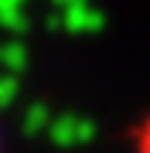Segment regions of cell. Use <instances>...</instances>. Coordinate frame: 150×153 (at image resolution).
Returning <instances> with one entry per match:
<instances>
[{"mask_svg": "<svg viewBox=\"0 0 150 153\" xmlns=\"http://www.w3.org/2000/svg\"><path fill=\"white\" fill-rule=\"evenodd\" d=\"M136 153H150V119L142 121L136 130Z\"/></svg>", "mask_w": 150, "mask_h": 153, "instance_id": "6da1fadb", "label": "cell"}]
</instances>
